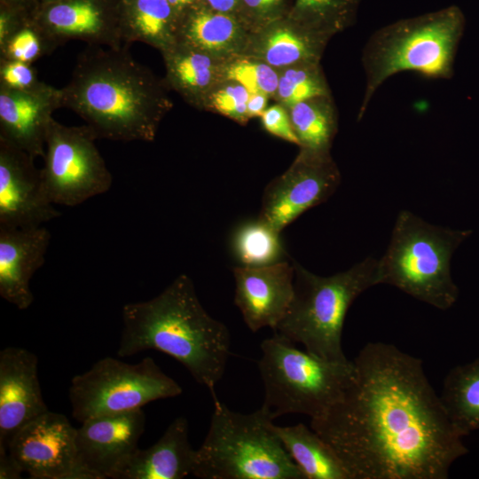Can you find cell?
I'll return each instance as SVG.
<instances>
[{
    "mask_svg": "<svg viewBox=\"0 0 479 479\" xmlns=\"http://www.w3.org/2000/svg\"><path fill=\"white\" fill-rule=\"evenodd\" d=\"M353 363L342 399L310 420L350 479H447L468 449L421 360L376 342L365 344Z\"/></svg>",
    "mask_w": 479,
    "mask_h": 479,
    "instance_id": "cell-1",
    "label": "cell"
},
{
    "mask_svg": "<svg viewBox=\"0 0 479 479\" xmlns=\"http://www.w3.org/2000/svg\"><path fill=\"white\" fill-rule=\"evenodd\" d=\"M61 92L63 107L79 115L98 139L153 141L169 106L161 82L128 45H87Z\"/></svg>",
    "mask_w": 479,
    "mask_h": 479,
    "instance_id": "cell-2",
    "label": "cell"
},
{
    "mask_svg": "<svg viewBox=\"0 0 479 479\" xmlns=\"http://www.w3.org/2000/svg\"><path fill=\"white\" fill-rule=\"evenodd\" d=\"M123 329L117 354L130 357L155 349L182 364L212 398L230 356L227 326L201 305L191 278L177 276L155 297L122 308Z\"/></svg>",
    "mask_w": 479,
    "mask_h": 479,
    "instance_id": "cell-3",
    "label": "cell"
},
{
    "mask_svg": "<svg viewBox=\"0 0 479 479\" xmlns=\"http://www.w3.org/2000/svg\"><path fill=\"white\" fill-rule=\"evenodd\" d=\"M466 19L450 5L389 24L369 38L363 54L365 73L361 119L379 87L392 75L413 71L426 77L450 79Z\"/></svg>",
    "mask_w": 479,
    "mask_h": 479,
    "instance_id": "cell-4",
    "label": "cell"
},
{
    "mask_svg": "<svg viewBox=\"0 0 479 479\" xmlns=\"http://www.w3.org/2000/svg\"><path fill=\"white\" fill-rule=\"evenodd\" d=\"M208 434L196 450L192 475L201 479H305L273 429L263 404L250 413L230 410L217 397Z\"/></svg>",
    "mask_w": 479,
    "mask_h": 479,
    "instance_id": "cell-5",
    "label": "cell"
},
{
    "mask_svg": "<svg viewBox=\"0 0 479 479\" xmlns=\"http://www.w3.org/2000/svg\"><path fill=\"white\" fill-rule=\"evenodd\" d=\"M293 263L294 297L274 332L302 344L315 356L348 361L342 345L344 320L356 298L380 284L378 260L366 258L345 271L327 277Z\"/></svg>",
    "mask_w": 479,
    "mask_h": 479,
    "instance_id": "cell-6",
    "label": "cell"
},
{
    "mask_svg": "<svg viewBox=\"0 0 479 479\" xmlns=\"http://www.w3.org/2000/svg\"><path fill=\"white\" fill-rule=\"evenodd\" d=\"M471 232L433 225L401 211L389 246L378 260L380 284L394 286L439 310L451 308L459 296L451 258Z\"/></svg>",
    "mask_w": 479,
    "mask_h": 479,
    "instance_id": "cell-7",
    "label": "cell"
},
{
    "mask_svg": "<svg viewBox=\"0 0 479 479\" xmlns=\"http://www.w3.org/2000/svg\"><path fill=\"white\" fill-rule=\"evenodd\" d=\"M258 361L263 404L274 418L300 413L318 418L340 401L355 373L353 360L331 361L301 350L274 332L261 343Z\"/></svg>",
    "mask_w": 479,
    "mask_h": 479,
    "instance_id": "cell-8",
    "label": "cell"
},
{
    "mask_svg": "<svg viewBox=\"0 0 479 479\" xmlns=\"http://www.w3.org/2000/svg\"><path fill=\"white\" fill-rule=\"evenodd\" d=\"M182 391L152 357L128 364L106 357L73 377L69 399L72 416L81 423L98 416L141 409L150 402L177 397Z\"/></svg>",
    "mask_w": 479,
    "mask_h": 479,
    "instance_id": "cell-9",
    "label": "cell"
},
{
    "mask_svg": "<svg viewBox=\"0 0 479 479\" xmlns=\"http://www.w3.org/2000/svg\"><path fill=\"white\" fill-rule=\"evenodd\" d=\"M86 124L66 126L54 118L46 137L42 178L54 205L75 207L103 194L113 177Z\"/></svg>",
    "mask_w": 479,
    "mask_h": 479,
    "instance_id": "cell-10",
    "label": "cell"
},
{
    "mask_svg": "<svg viewBox=\"0 0 479 479\" xmlns=\"http://www.w3.org/2000/svg\"><path fill=\"white\" fill-rule=\"evenodd\" d=\"M8 450L32 479H96L80 460L76 428L63 414L48 411L33 420Z\"/></svg>",
    "mask_w": 479,
    "mask_h": 479,
    "instance_id": "cell-11",
    "label": "cell"
},
{
    "mask_svg": "<svg viewBox=\"0 0 479 479\" xmlns=\"http://www.w3.org/2000/svg\"><path fill=\"white\" fill-rule=\"evenodd\" d=\"M340 182L329 153L302 149L293 165L264 189L259 218L281 232L302 213L326 201Z\"/></svg>",
    "mask_w": 479,
    "mask_h": 479,
    "instance_id": "cell-12",
    "label": "cell"
},
{
    "mask_svg": "<svg viewBox=\"0 0 479 479\" xmlns=\"http://www.w3.org/2000/svg\"><path fill=\"white\" fill-rule=\"evenodd\" d=\"M34 158L0 137V226H42L60 216Z\"/></svg>",
    "mask_w": 479,
    "mask_h": 479,
    "instance_id": "cell-13",
    "label": "cell"
},
{
    "mask_svg": "<svg viewBox=\"0 0 479 479\" xmlns=\"http://www.w3.org/2000/svg\"><path fill=\"white\" fill-rule=\"evenodd\" d=\"M56 49L71 40L87 45L119 48L123 41V13L113 15L101 0H59L32 20Z\"/></svg>",
    "mask_w": 479,
    "mask_h": 479,
    "instance_id": "cell-14",
    "label": "cell"
},
{
    "mask_svg": "<svg viewBox=\"0 0 479 479\" xmlns=\"http://www.w3.org/2000/svg\"><path fill=\"white\" fill-rule=\"evenodd\" d=\"M145 427L142 409L90 418L76 428L80 460L96 479L112 478L138 448Z\"/></svg>",
    "mask_w": 479,
    "mask_h": 479,
    "instance_id": "cell-15",
    "label": "cell"
},
{
    "mask_svg": "<svg viewBox=\"0 0 479 479\" xmlns=\"http://www.w3.org/2000/svg\"><path fill=\"white\" fill-rule=\"evenodd\" d=\"M60 107L61 89L45 82L25 90L0 85V137L34 159L43 157L52 114Z\"/></svg>",
    "mask_w": 479,
    "mask_h": 479,
    "instance_id": "cell-16",
    "label": "cell"
},
{
    "mask_svg": "<svg viewBox=\"0 0 479 479\" xmlns=\"http://www.w3.org/2000/svg\"><path fill=\"white\" fill-rule=\"evenodd\" d=\"M234 302L252 332L263 327L273 331L287 314L294 297V263L233 269Z\"/></svg>",
    "mask_w": 479,
    "mask_h": 479,
    "instance_id": "cell-17",
    "label": "cell"
},
{
    "mask_svg": "<svg viewBox=\"0 0 479 479\" xmlns=\"http://www.w3.org/2000/svg\"><path fill=\"white\" fill-rule=\"evenodd\" d=\"M38 378V359L26 349L0 351V447L8 449L15 434L48 412Z\"/></svg>",
    "mask_w": 479,
    "mask_h": 479,
    "instance_id": "cell-18",
    "label": "cell"
},
{
    "mask_svg": "<svg viewBox=\"0 0 479 479\" xmlns=\"http://www.w3.org/2000/svg\"><path fill=\"white\" fill-rule=\"evenodd\" d=\"M51 233L42 225L0 226V295L19 310L34 302L30 280L45 262Z\"/></svg>",
    "mask_w": 479,
    "mask_h": 479,
    "instance_id": "cell-19",
    "label": "cell"
},
{
    "mask_svg": "<svg viewBox=\"0 0 479 479\" xmlns=\"http://www.w3.org/2000/svg\"><path fill=\"white\" fill-rule=\"evenodd\" d=\"M195 454L188 421L178 417L153 445L137 448L113 479H182L192 475Z\"/></svg>",
    "mask_w": 479,
    "mask_h": 479,
    "instance_id": "cell-20",
    "label": "cell"
},
{
    "mask_svg": "<svg viewBox=\"0 0 479 479\" xmlns=\"http://www.w3.org/2000/svg\"><path fill=\"white\" fill-rule=\"evenodd\" d=\"M272 427L305 479H350L334 449L311 428Z\"/></svg>",
    "mask_w": 479,
    "mask_h": 479,
    "instance_id": "cell-21",
    "label": "cell"
},
{
    "mask_svg": "<svg viewBox=\"0 0 479 479\" xmlns=\"http://www.w3.org/2000/svg\"><path fill=\"white\" fill-rule=\"evenodd\" d=\"M174 8L168 0H130L123 12L126 45L142 42L164 51L178 41Z\"/></svg>",
    "mask_w": 479,
    "mask_h": 479,
    "instance_id": "cell-22",
    "label": "cell"
},
{
    "mask_svg": "<svg viewBox=\"0 0 479 479\" xmlns=\"http://www.w3.org/2000/svg\"><path fill=\"white\" fill-rule=\"evenodd\" d=\"M439 397L449 420L463 436L479 430V357L451 369Z\"/></svg>",
    "mask_w": 479,
    "mask_h": 479,
    "instance_id": "cell-23",
    "label": "cell"
},
{
    "mask_svg": "<svg viewBox=\"0 0 479 479\" xmlns=\"http://www.w3.org/2000/svg\"><path fill=\"white\" fill-rule=\"evenodd\" d=\"M326 35L310 27H277L263 38L261 54L271 67L317 62Z\"/></svg>",
    "mask_w": 479,
    "mask_h": 479,
    "instance_id": "cell-24",
    "label": "cell"
},
{
    "mask_svg": "<svg viewBox=\"0 0 479 479\" xmlns=\"http://www.w3.org/2000/svg\"><path fill=\"white\" fill-rule=\"evenodd\" d=\"M238 38L237 23L220 12L194 11L178 27L177 43L208 54L230 49Z\"/></svg>",
    "mask_w": 479,
    "mask_h": 479,
    "instance_id": "cell-25",
    "label": "cell"
},
{
    "mask_svg": "<svg viewBox=\"0 0 479 479\" xmlns=\"http://www.w3.org/2000/svg\"><path fill=\"white\" fill-rule=\"evenodd\" d=\"M170 83L188 97H200L211 85L215 65L208 53L177 43L162 51Z\"/></svg>",
    "mask_w": 479,
    "mask_h": 479,
    "instance_id": "cell-26",
    "label": "cell"
},
{
    "mask_svg": "<svg viewBox=\"0 0 479 479\" xmlns=\"http://www.w3.org/2000/svg\"><path fill=\"white\" fill-rule=\"evenodd\" d=\"M280 233L259 217L240 225L232 240L240 265L259 267L287 261Z\"/></svg>",
    "mask_w": 479,
    "mask_h": 479,
    "instance_id": "cell-27",
    "label": "cell"
},
{
    "mask_svg": "<svg viewBox=\"0 0 479 479\" xmlns=\"http://www.w3.org/2000/svg\"><path fill=\"white\" fill-rule=\"evenodd\" d=\"M327 97L313 98L291 106V122L303 150L329 153L335 120Z\"/></svg>",
    "mask_w": 479,
    "mask_h": 479,
    "instance_id": "cell-28",
    "label": "cell"
},
{
    "mask_svg": "<svg viewBox=\"0 0 479 479\" xmlns=\"http://www.w3.org/2000/svg\"><path fill=\"white\" fill-rule=\"evenodd\" d=\"M359 0H296L295 10L305 26L327 35L347 25Z\"/></svg>",
    "mask_w": 479,
    "mask_h": 479,
    "instance_id": "cell-29",
    "label": "cell"
},
{
    "mask_svg": "<svg viewBox=\"0 0 479 479\" xmlns=\"http://www.w3.org/2000/svg\"><path fill=\"white\" fill-rule=\"evenodd\" d=\"M277 93L287 106L328 96V90L316 62L305 63L302 67L290 68L279 77Z\"/></svg>",
    "mask_w": 479,
    "mask_h": 479,
    "instance_id": "cell-30",
    "label": "cell"
},
{
    "mask_svg": "<svg viewBox=\"0 0 479 479\" xmlns=\"http://www.w3.org/2000/svg\"><path fill=\"white\" fill-rule=\"evenodd\" d=\"M55 51L32 20H25L0 43V59L32 64Z\"/></svg>",
    "mask_w": 479,
    "mask_h": 479,
    "instance_id": "cell-31",
    "label": "cell"
},
{
    "mask_svg": "<svg viewBox=\"0 0 479 479\" xmlns=\"http://www.w3.org/2000/svg\"><path fill=\"white\" fill-rule=\"evenodd\" d=\"M226 75L249 93L271 95L278 90L279 76L267 63L239 60L228 67Z\"/></svg>",
    "mask_w": 479,
    "mask_h": 479,
    "instance_id": "cell-32",
    "label": "cell"
},
{
    "mask_svg": "<svg viewBox=\"0 0 479 479\" xmlns=\"http://www.w3.org/2000/svg\"><path fill=\"white\" fill-rule=\"evenodd\" d=\"M249 92L242 85L236 83L228 85L210 97V104L224 114L235 119L247 116V103Z\"/></svg>",
    "mask_w": 479,
    "mask_h": 479,
    "instance_id": "cell-33",
    "label": "cell"
},
{
    "mask_svg": "<svg viewBox=\"0 0 479 479\" xmlns=\"http://www.w3.org/2000/svg\"><path fill=\"white\" fill-rule=\"evenodd\" d=\"M39 82L32 64L0 59V85L25 90L35 86Z\"/></svg>",
    "mask_w": 479,
    "mask_h": 479,
    "instance_id": "cell-34",
    "label": "cell"
},
{
    "mask_svg": "<svg viewBox=\"0 0 479 479\" xmlns=\"http://www.w3.org/2000/svg\"><path fill=\"white\" fill-rule=\"evenodd\" d=\"M261 118L264 129L269 133L299 145L291 119L282 106H272L265 109Z\"/></svg>",
    "mask_w": 479,
    "mask_h": 479,
    "instance_id": "cell-35",
    "label": "cell"
},
{
    "mask_svg": "<svg viewBox=\"0 0 479 479\" xmlns=\"http://www.w3.org/2000/svg\"><path fill=\"white\" fill-rule=\"evenodd\" d=\"M22 472L9 450L0 447V479H18Z\"/></svg>",
    "mask_w": 479,
    "mask_h": 479,
    "instance_id": "cell-36",
    "label": "cell"
},
{
    "mask_svg": "<svg viewBox=\"0 0 479 479\" xmlns=\"http://www.w3.org/2000/svg\"><path fill=\"white\" fill-rule=\"evenodd\" d=\"M268 95L263 93H250L247 103V116H262L266 109Z\"/></svg>",
    "mask_w": 479,
    "mask_h": 479,
    "instance_id": "cell-37",
    "label": "cell"
},
{
    "mask_svg": "<svg viewBox=\"0 0 479 479\" xmlns=\"http://www.w3.org/2000/svg\"><path fill=\"white\" fill-rule=\"evenodd\" d=\"M243 2L254 12L266 15L273 12L280 5L282 0H243Z\"/></svg>",
    "mask_w": 479,
    "mask_h": 479,
    "instance_id": "cell-38",
    "label": "cell"
},
{
    "mask_svg": "<svg viewBox=\"0 0 479 479\" xmlns=\"http://www.w3.org/2000/svg\"><path fill=\"white\" fill-rule=\"evenodd\" d=\"M207 2L214 10L227 12L234 9L238 0H207Z\"/></svg>",
    "mask_w": 479,
    "mask_h": 479,
    "instance_id": "cell-39",
    "label": "cell"
},
{
    "mask_svg": "<svg viewBox=\"0 0 479 479\" xmlns=\"http://www.w3.org/2000/svg\"><path fill=\"white\" fill-rule=\"evenodd\" d=\"M174 9H182L185 7V0H168Z\"/></svg>",
    "mask_w": 479,
    "mask_h": 479,
    "instance_id": "cell-40",
    "label": "cell"
},
{
    "mask_svg": "<svg viewBox=\"0 0 479 479\" xmlns=\"http://www.w3.org/2000/svg\"><path fill=\"white\" fill-rule=\"evenodd\" d=\"M193 2H194V0H185V3L186 6L191 5Z\"/></svg>",
    "mask_w": 479,
    "mask_h": 479,
    "instance_id": "cell-41",
    "label": "cell"
},
{
    "mask_svg": "<svg viewBox=\"0 0 479 479\" xmlns=\"http://www.w3.org/2000/svg\"><path fill=\"white\" fill-rule=\"evenodd\" d=\"M50 1H51V3H53V2H57V1H59V0H50Z\"/></svg>",
    "mask_w": 479,
    "mask_h": 479,
    "instance_id": "cell-42",
    "label": "cell"
}]
</instances>
